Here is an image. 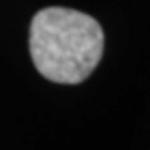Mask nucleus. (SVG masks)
<instances>
[{
	"mask_svg": "<svg viewBox=\"0 0 150 150\" xmlns=\"http://www.w3.org/2000/svg\"><path fill=\"white\" fill-rule=\"evenodd\" d=\"M104 50V33L86 13L48 6L29 27V52L35 69L56 83H79L96 69Z\"/></svg>",
	"mask_w": 150,
	"mask_h": 150,
	"instance_id": "nucleus-1",
	"label": "nucleus"
}]
</instances>
